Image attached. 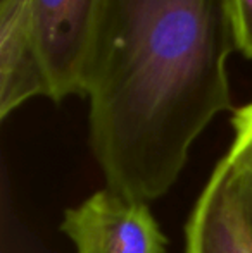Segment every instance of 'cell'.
Masks as SVG:
<instances>
[{
    "instance_id": "1",
    "label": "cell",
    "mask_w": 252,
    "mask_h": 253,
    "mask_svg": "<svg viewBox=\"0 0 252 253\" xmlns=\"http://www.w3.org/2000/svg\"><path fill=\"white\" fill-rule=\"evenodd\" d=\"M230 0H101L87 64L90 147L105 188L151 203L232 109Z\"/></svg>"
},
{
    "instance_id": "2",
    "label": "cell",
    "mask_w": 252,
    "mask_h": 253,
    "mask_svg": "<svg viewBox=\"0 0 252 253\" xmlns=\"http://www.w3.org/2000/svg\"><path fill=\"white\" fill-rule=\"evenodd\" d=\"M47 97H85L87 64L101 0H31Z\"/></svg>"
},
{
    "instance_id": "3",
    "label": "cell",
    "mask_w": 252,
    "mask_h": 253,
    "mask_svg": "<svg viewBox=\"0 0 252 253\" xmlns=\"http://www.w3.org/2000/svg\"><path fill=\"white\" fill-rule=\"evenodd\" d=\"M61 231L76 253H166L162 234L149 203L99 190L64 212Z\"/></svg>"
},
{
    "instance_id": "4",
    "label": "cell",
    "mask_w": 252,
    "mask_h": 253,
    "mask_svg": "<svg viewBox=\"0 0 252 253\" xmlns=\"http://www.w3.org/2000/svg\"><path fill=\"white\" fill-rule=\"evenodd\" d=\"M31 0L0 2V117L35 97H47Z\"/></svg>"
},
{
    "instance_id": "5",
    "label": "cell",
    "mask_w": 252,
    "mask_h": 253,
    "mask_svg": "<svg viewBox=\"0 0 252 253\" xmlns=\"http://www.w3.org/2000/svg\"><path fill=\"white\" fill-rule=\"evenodd\" d=\"M185 253H252V219L221 160L187 220Z\"/></svg>"
},
{
    "instance_id": "6",
    "label": "cell",
    "mask_w": 252,
    "mask_h": 253,
    "mask_svg": "<svg viewBox=\"0 0 252 253\" xmlns=\"http://www.w3.org/2000/svg\"><path fill=\"white\" fill-rule=\"evenodd\" d=\"M232 127L233 140L221 162L252 219V102L233 110Z\"/></svg>"
},
{
    "instance_id": "7",
    "label": "cell",
    "mask_w": 252,
    "mask_h": 253,
    "mask_svg": "<svg viewBox=\"0 0 252 253\" xmlns=\"http://www.w3.org/2000/svg\"><path fill=\"white\" fill-rule=\"evenodd\" d=\"M235 50L252 60V0H230Z\"/></svg>"
}]
</instances>
